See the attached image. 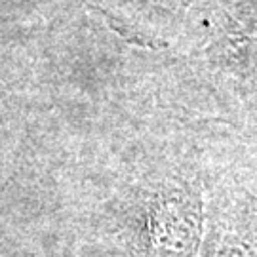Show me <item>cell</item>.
I'll return each instance as SVG.
<instances>
[{"instance_id":"1","label":"cell","mask_w":257,"mask_h":257,"mask_svg":"<svg viewBox=\"0 0 257 257\" xmlns=\"http://www.w3.org/2000/svg\"><path fill=\"white\" fill-rule=\"evenodd\" d=\"M215 257H257V204L242 202L225 221Z\"/></svg>"}]
</instances>
